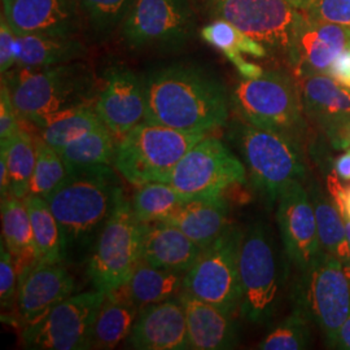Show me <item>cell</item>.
<instances>
[{
  "mask_svg": "<svg viewBox=\"0 0 350 350\" xmlns=\"http://www.w3.org/2000/svg\"><path fill=\"white\" fill-rule=\"evenodd\" d=\"M334 172L336 173L340 180L350 182V148L340 154L334 163Z\"/></svg>",
  "mask_w": 350,
  "mask_h": 350,
  "instance_id": "cell-47",
  "label": "cell"
},
{
  "mask_svg": "<svg viewBox=\"0 0 350 350\" xmlns=\"http://www.w3.org/2000/svg\"><path fill=\"white\" fill-rule=\"evenodd\" d=\"M139 310L124 287L105 295L94 325L91 349H114L120 342L125 341L135 323Z\"/></svg>",
  "mask_w": 350,
  "mask_h": 350,
  "instance_id": "cell-26",
  "label": "cell"
},
{
  "mask_svg": "<svg viewBox=\"0 0 350 350\" xmlns=\"http://www.w3.org/2000/svg\"><path fill=\"white\" fill-rule=\"evenodd\" d=\"M75 291V278L63 263L36 262L25 267L18 274L16 305L23 328L43 319Z\"/></svg>",
  "mask_w": 350,
  "mask_h": 350,
  "instance_id": "cell-18",
  "label": "cell"
},
{
  "mask_svg": "<svg viewBox=\"0 0 350 350\" xmlns=\"http://www.w3.org/2000/svg\"><path fill=\"white\" fill-rule=\"evenodd\" d=\"M0 152L5 154L7 166L10 172L11 195L24 199L29 195L30 182L37 161L36 138L21 129L12 139L0 143Z\"/></svg>",
  "mask_w": 350,
  "mask_h": 350,
  "instance_id": "cell-32",
  "label": "cell"
},
{
  "mask_svg": "<svg viewBox=\"0 0 350 350\" xmlns=\"http://www.w3.org/2000/svg\"><path fill=\"white\" fill-rule=\"evenodd\" d=\"M310 322L301 314L293 313L279 322L258 344L262 350H302L309 348Z\"/></svg>",
  "mask_w": 350,
  "mask_h": 350,
  "instance_id": "cell-38",
  "label": "cell"
},
{
  "mask_svg": "<svg viewBox=\"0 0 350 350\" xmlns=\"http://www.w3.org/2000/svg\"><path fill=\"white\" fill-rule=\"evenodd\" d=\"M37 247L38 262L64 263L60 226L46 199L37 195L24 198Z\"/></svg>",
  "mask_w": 350,
  "mask_h": 350,
  "instance_id": "cell-31",
  "label": "cell"
},
{
  "mask_svg": "<svg viewBox=\"0 0 350 350\" xmlns=\"http://www.w3.org/2000/svg\"><path fill=\"white\" fill-rule=\"evenodd\" d=\"M231 104L250 125L297 137L305 129L300 83L280 70H267L254 79H241Z\"/></svg>",
  "mask_w": 350,
  "mask_h": 350,
  "instance_id": "cell-7",
  "label": "cell"
},
{
  "mask_svg": "<svg viewBox=\"0 0 350 350\" xmlns=\"http://www.w3.org/2000/svg\"><path fill=\"white\" fill-rule=\"evenodd\" d=\"M309 195L313 202L322 250L342 265H348L350 263V243L342 215L332 199H328L317 183L309 188Z\"/></svg>",
  "mask_w": 350,
  "mask_h": 350,
  "instance_id": "cell-30",
  "label": "cell"
},
{
  "mask_svg": "<svg viewBox=\"0 0 350 350\" xmlns=\"http://www.w3.org/2000/svg\"><path fill=\"white\" fill-rule=\"evenodd\" d=\"M134 0H78L83 27L98 42L120 31Z\"/></svg>",
  "mask_w": 350,
  "mask_h": 350,
  "instance_id": "cell-35",
  "label": "cell"
},
{
  "mask_svg": "<svg viewBox=\"0 0 350 350\" xmlns=\"http://www.w3.org/2000/svg\"><path fill=\"white\" fill-rule=\"evenodd\" d=\"M230 208L224 195L195 196L185 201L163 221L176 226L202 248L219 238L230 226Z\"/></svg>",
  "mask_w": 350,
  "mask_h": 350,
  "instance_id": "cell-24",
  "label": "cell"
},
{
  "mask_svg": "<svg viewBox=\"0 0 350 350\" xmlns=\"http://www.w3.org/2000/svg\"><path fill=\"white\" fill-rule=\"evenodd\" d=\"M245 180L244 163L222 140L209 134L188 150L161 182L189 196H215Z\"/></svg>",
  "mask_w": 350,
  "mask_h": 350,
  "instance_id": "cell-13",
  "label": "cell"
},
{
  "mask_svg": "<svg viewBox=\"0 0 350 350\" xmlns=\"http://www.w3.org/2000/svg\"><path fill=\"white\" fill-rule=\"evenodd\" d=\"M348 265H350V263H348Z\"/></svg>",
  "mask_w": 350,
  "mask_h": 350,
  "instance_id": "cell-53",
  "label": "cell"
},
{
  "mask_svg": "<svg viewBox=\"0 0 350 350\" xmlns=\"http://www.w3.org/2000/svg\"><path fill=\"white\" fill-rule=\"evenodd\" d=\"M227 60L230 63L232 64L237 70L239 72V75H241L244 79H254V78H258L263 75L262 68L257 64L250 63L248 60H245L243 57L241 53H232V55H228L226 56Z\"/></svg>",
  "mask_w": 350,
  "mask_h": 350,
  "instance_id": "cell-44",
  "label": "cell"
},
{
  "mask_svg": "<svg viewBox=\"0 0 350 350\" xmlns=\"http://www.w3.org/2000/svg\"><path fill=\"white\" fill-rule=\"evenodd\" d=\"M287 1L289 5H292L295 10L301 11V12H308L313 0H284Z\"/></svg>",
  "mask_w": 350,
  "mask_h": 350,
  "instance_id": "cell-49",
  "label": "cell"
},
{
  "mask_svg": "<svg viewBox=\"0 0 350 350\" xmlns=\"http://www.w3.org/2000/svg\"><path fill=\"white\" fill-rule=\"evenodd\" d=\"M305 13L321 21L350 27V0H313Z\"/></svg>",
  "mask_w": 350,
  "mask_h": 350,
  "instance_id": "cell-40",
  "label": "cell"
},
{
  "mask_svg": "<svg viewBox=\"0 0 350 350\" xmlns=\"http://www.w3.org/2000/svg\"><path fill=\"white\" fill-rule=\"evenodd\" d=\"M21 120L36 126L56 113L94 104L96 81L81 60L43 69H13L1 77Z\"/></svg>",
  "mask_w": 350,
  "mask_h": 350,
  "instance_id": "cell-3",
  "label": "cell"
},
{
  "mask_svg": "<svg viewBox=\"0 0 350 350\" xmlns=\"http://www.w3.org/2000/svg\"><path fill=\"white\" fill-rule=\"evenodd\" d=\"M331 348L335 349L350 350V313L345 319L344 325L338 329V336L335 338Z\"/></svg>",
  "mask_w": 350,
  "mask_h": 350,
  "instance_id": "cell-48",
  "label": "cell"
},
{
  "mask_svg": "<svg viewBox=\"0 0 350 350\" xmlns=\"http://www.w3.org/2000/svg\"><path fill=\"white\" fill-rule=\"evenodd\" d=\"M244 231L230 225L188 269L182 291L228 313L240 312L239 258Z\"/></svg>",
  "mask_w": 350,
  "mask_h": 350,
  "instance_id": "cell-11",
  "label": "cell"
},
{
  "mask_svg": "<svg viewBox=\"0 0 350 350\" xmlns=\"http://www.w3.org/2000/svg\"><path fill=\"white\" fill-rule=\"evenodd\" d=\"M344 221H350V185L344 188V211H342Z\"/></svg>",
  "mask_w": 350,
  "mask_h": 350,
  "instance_id": "cell-50",
  "label": "cell"
},
{
  "mask_svg": "<svg viewBox=\"0 0 350 350\" xmlns=\"http://www.w3.org/2000/svg\"><path fill=\"white\" fill-rule=\"evenodd\" d=\"M140 232L142 261L156 267L187 273L204 250L176 226L165 221L140 224Z\"/></svg>",
  "mask_w": 350,
  "mask_h": 350,
  "instance_id": "cell-22",
  "label": "cell"
},
{
  "mask_svg": "<svg viewBox=\"0 0 350 350\" xmlns=\"http://www.w3.org/2000/svg\"><path fill=\"white\" fill-rule=\"evenodd\" d=\"M208 135L144 120L117 140L113 167L135 187L161 182L188 150Z\"/></svg>",
  "mask_w": 350,
  "mask_h": 350,
  "instance_id": "cell-4",
  "label": "cell"
},
{
  "mask_svg": "<svg viewBox=\"0 0 350 350\" xmlns=\"http://www.w3.org/2000/svg\"><path fill=\"white\" fill-rule=\"evenodd\" d=\"M101 122L116 138H121L144 121V81L125 65L105 69L103 83L94 103Z\"/></svg>",
  "mask_w": 350,
  "mask_h": 350,
  "instance_id": "cell-17",
  "label": "cell"
},
{
  "mask_svg": "<svg viewBox=\"0 0 350 350\" xmlns=\"http://www.w3.org/2000/svg\"><path fill=\"white\" fill-rule=\"evenodd\" d=\"M16 34L78 37L83 30L78 0H1Z\"/></svg>",
  "mask_w": 350,
  "mask_h": 350,
  "instance_id": "cell-19",
  "label": "cell"
},
{
  "mask_svg": "<svg viewBox=\"0 0 350 350\" xmlns=\"http://www.w3.org/2000/svg\"><path fill=\"white\" fill-rule=\"evenodd\" d=\"M125 344L138 350L188 349L187 321L179 297L142 308Z\"/></svg>",
  "mask_w": 350,
  "mask_h": 350,
  "instance_id": "cell-20",
  "label": "cell"
},
{
  "mask_svg": "<svg viewBox=\"0 0 350 350\" xmlns=\"http://www.w3.org/2000/svg\"><path fill=\"white\" fill-rule=\"evenodd\" d=\"M291 301L293 312L318 325L331 347L350 313V279L344 265L323 252L310 267L299 270Z\"/></svg>",
  "mask_w": 350,
  "mask_h": 350,
  "instance_id": "cell-6",
  "label": "cell"
},
{
  "mask_svg": "<svg viewBox=\"0 0 350 350\" xmlns=\"http://www.w3.org/2000/svg\"><path fill=\"white\" fill-rule=\"evenodd\" d=\"M304 113L329 135L350 118V90L328 75L300 78Z\"/></svg>",
  "mask_w": 350,
  "mask_h": 350,
  "instance_id": "cell-23",
  "label": "cell"
},
{
  "mask_svg": "<svg viewBox=\"0 0 350 350\" xmlns=\"http://www.w3.org/2000/svg\"><path fill=\"white\" fill-rule=\"evenodd\" d=\"M328 138L331 139L332 146L338 150H348L350 148V118L344 124L336 127Z\"/></svg>",
  "mask_w": 350,
  "mask_h": 350,
  "instance_id": "cell-45",
  "label": "cell"
},
{
  "mask_svg": "<svg viewBox=\"0 0 350 350\" xmlns=\"http://www.w3.org/2000/svg\"><path fill=\"white\" fill-rule=\"evenodd\" d=\"M186 273L140 261L126 283V293L139 309L173 299L183 288Z\"/></svg>",
  "mask_w": 350,
  "mask_h": 350,
  "instance_id": "cell-28",
  "label": "cell"
},
{
  "mask_svg": "<svg viewBox=\"0 0 350 350\" xmlns=\"http://www.w3.org/2000/svg\"><path fill=\"white\" fill-rule=\"evenodd\" d=\"M11 195V182H10V172L7 166L5 154L0 152V198L5 200Z\"/></svg>",
  "mask_w": 350,
  "mask_h": 350,
  "instance_id": "cell-46",
  "label": "cell"
},
{
  "mask_svg": "<svg viewBox=\"0 0 350 350\" xmlns=\"http://www.w3.org/2000/svg\"><path fill=\"white\" fill-rule=\"evenodd\" d=\"M140 261V222L124 193L90 253L88 276L95 289L108 295L125 286Z\"/></svg>",
  "mask_w": 350,
  "mask_h": 350,
  "instance_id": "cell-9",
  "label": "cell"
},
{
  "mask_svg": "<svg viewBox=\"0 0 350 350\" xmlns=\"http://www.w3.org/2000/svg\"><path fill=\"white\" fill-rule=\"evenodd\" d=\"M254 189L274 205L283 189L306 174L297 138L243 122L231 131Z\"/></svg>",
  "mask_w": 350,
  "mask_h": 350,
  "instance_id": "cell-5",
  "label": "cell"
},
{
  "mask_svg": "<svg viewBox=\"0 0 350 350\" xmlns=\"http://www.w3.org/2000/svg\"><path fill=\"white\" fill-rule=\"evenodd\" d=\"M239 273L240 314L252 323H269L279 305L283 275L274 240L262 224H254L244 232Z\"/></svg>",
  "mask_w": 350,
  "mask_h": 350,
  "instance_id": "cell-8",
  "label": "cell"
},
{
  "mask_svg": "<svg viewBox=\"0 0 350 350\" xmlns=\"http://www.w3.org/2000/svg\"><path fill=\"white\" fill-rule=\"evenodd\" d=\"M344 270H345V274L350 279V265H344Z\"/></svg>",
  "mask_w": 350,
  "mask_h": 350,
  "instance_id": "cell-52",
  "label": "cell"
},
{
  "mask_svg": "<svg viewBox=\"0 0 350 350\" xmlns=\"http://www.w3.org/2000/svg\"><path fill=\"white\" fill-rule=\"evenodd\" d=\"M345 230H347V235L350 243V221H345Z\"/></svg>",
  "mask_w": 350,
  "mask_h": 350,
  "instance_id": "cell-51",
  "label": "cell"
},
{
  "mask_svg": "<svg viewBox=\"0 0 350 350\" xmlns=\"http://www.w3.org/2000/svg\"><path fill=\"white\" fill-rule=\"evenodd\" d=\"M327 75L332 77L341 86L350 90V49L338 55Z\"/></svg>",
  "mask_w": 350,
  "mask_h": 350,
  "instance_id": "cell-43",
  "label": "cell"
},
{
  "mask_svg": "<svg viewBox=\"0 0 350 350\" xmlns=\"http://www.w3.org/2000/svg\"><path fill=\"white\" fill-rule=\"evenodd\" d=\"M1 240L12 253L18 274L38 262L36 240L24 199L10 195L1 200Z\"/></svg>",
  "mask_w": 350,
  "mask_h": 350,
  "instance_id": "cell-27",
  "label": "cell"
},
{
  "mask_svg": "<svg viewBox=\"0 0 350 350\" xmlns=\"http://www.w3.org/2000/svg\"><path fill=\"white\" fill-rule=\"evenodd\" d=\"M276 204L279 232L289 261L297 270L310 267L323 250L309 191L301 180H295L283 189Z\"/></svg>",
  "mask_w": 350,
  "mask_h": 350,
  "instance_id": "cell-15",
  "label": "cell"
},
{
  "mask_svg": "<svg viewBox=\"0 0 350 350\" xmlns=\"http://www.w3.org/2000/svg\"><path fill=\"white\" fill-rule=\"evenodd\" d=\"M36 126L40 131L39 137L60 152L77 139L105 125L101 122L94 104H88L56 113Z\"/></svg>",
  "mask_w": 350,
  "mask_h": 350,
  "instance_id": "cell-29",
  "label": "cell"
},
{
  "mask_svg": "<svg viewBox=\"0 0 350 350\" xmlns=\"http://www.w3.org/2000/svg\"><path fill=\"white\" fill-rule=\"evenodd\" d=\"M195 196H189L169 183L150 182L137 187L131 200L133 211L140 224L163 221L174 212L185 201Z\"/></svg>",
  "mask_w": 350,
  "mask_h": 350,
  "instance_id": "cell-34",
  "label": "cell"
},
{
  "mask_svg": "<svg viewBox=\"0 0 350 350\" xmlns=\"http://www.w3.org/2000/svg\"><path fill=\"white\" fill-rule=\"evenodd\" d=\"M105 295L95 289L75 293L21 331L23 345L34 350L91 349L92 331Z\"/></svg>",
  "mask_w": 350,
  "mask_h": 350,
  "instance_id": "cell-14",
  "label": "cell"
},
{
  "mask_svg": "<svg viewBox=\"0 0 350 350\" xmlns=\"http://www.w3.org/2000/svg\"><path fill=\"white\" fill-rule=\"evenodd\" d=\"M187 321L188 349L224 350L237 347L238 325L234 314L180 291Z\"/></svg>",
  "mask_w": 350,
  "mask_h": 350,
  "instance_id": "cell-21",
  "label": "cell"
},
{
  "mask_svg": "<svg viewBox=\"0 0 350 350\" xmlns=\"http://www.w3.org/2000/svg\"><path fill=\"white\" fill-rule=\"evenodd\" d=\"M37 161L29 193L46 199L55 189L60 187L69 175V169L59 150L47 144L40 137L36 138Z\"/></svg>",
  "mask_w": 350,
  "mask_h": 350,
  "instance_id": "cell-37",
  "label": "cell"
},
{
  "mask_svg": "<svg viewBox=\"0 0 350 350\" xmlns=\"http://www.w3.org/2000/svg\"><path fill=\"white\" fill-rule=\"evenodd\" d=\"M18 292V270L12 253L0 244V301L3 310H12L17 305Z\"/></svg>",
  "mask_w": 350,
  "mask_h": 350,
  "instance_id": "cell-39",
  "label": "cell"
},
{
  "mask_svg": "<svg viewBox=\"0 0 350 350\" xmlns=\"http://www.w3.org/2000/svg\"><path fill=\"white\" fill-rule=\"evenodd\" d=\"M20 117L13 105L11 91L5 81L1 78L0 88V143L12 139L23 127L20 126Z\"/></svg>",
  "mask_w": 350,
  "mask_h": 350,
  "instance_id": "cell-41",
  "label": "cell"
},
{
  "mask_svg": "<svg viewBox=\"0 0 350 350\" xmlns=\"http://www.w3.org/2000/svg\"><path fill=\"white\" fill-rule=\"evenodd\" d=\"M113 165L73 169L46 201L60 226L64 262L78 263L94 248L124 195Z\"/></svg>",
  "mask_w": 350,
  "mask_h": 350,
  "instance_id": "cell-2",
  "label": "cell"
},
{
  "mask_svg": "<svg viewBox=\"0 0 350 350\" xmlns=\"http://www.w3.org/2000/svg\"><path fill=\"white\" fill-rule=\"evenodd\" d=\"M88 52L86 46L78 37L17 34L16 68L43 69L55 65L72 63L85 59Z\"/></svg>",
  "mask_w": 350,
  "mask_h": 350,
  "instance_id": "cell-25",
  "label": "cell"
},
{
  "mask_svg": "<svg viewBox=\"0 0 350 350\" xmlns=\"http://www.w3.org/2000/svg\"><path fill=\"white\" fill-rule=\"evenodd\" d=\"M199 34L202 42L215 50L221 51L225 56L232 53H245L252 57L263 59L269 53V50L260 40L250 37L237 26L224 20L211 21L201 27Z\"/></svg>",
  "mask_w": 350,
  "mask_h": 350,
  "instance_id": "cell-36",
  "label": "cell"
},
{
  "mask_svg": "<svg viewBox=\"0 0 350 350\" xmlns=\"http://www.w3.org/2000/svg\"><path fill=\"white\" fill-rule=\"evenodd\" d=\"M198 33V13L191 0H134L120 34L137 51L183 49Z\"/></svg>",
  "mask_w": 350,
  "mask_h": 350,
  "instance_id": "cell-10",
  "label": "cell"
},
{
  "mask_svg": "<svg viewBox=\"0 0 350 350\" xmlns=\"http://www.w3.org/2000/svg\"><path fill=\"white\" fill-rule=\"evenodd\" d=\"M116 144L112 131L107 126H101L77 139L59 153L70 172L79 167L113 165Z\"/></svg>",
  "mask_w": 350,
  "mask_h": 350,
  "instance_id": "cell-33",
  "label": "cell"
},
{
  "mask_svg": "<svg viewBox=\"0 0 350 350\" xmlns=\"http://www.w3.org/2000/svg\"><path fill=\"white\" fill-rule=\"evenodd\" d=\"M198 16L224 20L267 50L288 52L293 26L301 11L284 0H191Z\"/></svg>",
  "mask_w": 350,
  "mask_h": 350,
  "instance_id": "cell-12",
  "label": "cell"
},
{
  "mask_svg": "<svg viewBox=\"0 0 350 350\" xmlns=\"http://www.w3.org/2000/svg\"><path fill=\"white\" fill-rule=\"evenodd\" d=\"M143 81L146 121L208 134L228 121L231 95L225 83L201 65L167 64L152 69Z\"/></svg>",
  "mask_w": 350,
  "mask_h": 350,
  "instance_id": "cell-1",
  "label": "cell"
},
{
  "mask_svg": "<svg viewBox=\"0 0 350 350\" xmlns=\"http://www.w3.org/2000/svg\"><path fill=\"white\" fill-rule=\"evenodd\" d=\"M16 38L11 25L1 13L0 17V72L5 75L16 68Z\"/></svg>",
  "mask_w": 350,
  "mask_h": 350,
  "instance_id": "cell-42",
  "label": "cell"
},
{
  "mask_svg": "<svg viewBox=\"0 0 350 350\" xmlns=\"http://www.w3.org/2000/svg\"><path fill=\"white\" fill-rule=\"evenodd\" d=\"M350 49V27L325 23L300 12L292 31L288 59L299 77L327 75L340 53Z\"/></svg>",
  "mask_w": 350,
  "mask_h": 350,
  "instance_id": "cell-16",
  "label": "cell"
}]
</instances>
